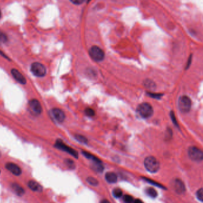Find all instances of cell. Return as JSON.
I'll use <instances>...</instances> for the list:
<instances>
[{"instance_id":"1","label":"cell","mask_w":203,"mask_h":203,"mask_svg":"<svg viewBox=\"0 0 203 203\" xmlns=\"http://www.w3.org/2000/svg\"><path fill=\"white\" fill-rule=\"evenodd\" d=\"M144 165L146 169L151 173H156L160 169V163L152 156H149L145 159Z\"/></svg>"},{"instance_id":"2","label":"cell","mask_w":203,"mask_h":203,"mask_svg":"<svg viewBox=\"0 0 203 203\" xmlns=\"http://www.w3.org/2000/svg\"><path fill=\"white\" fill-rule=\"evenodd\" d=\"M191 100L188 96H183L179 99V109L183 113H188L191 108Z\"/></svg>"},{"instance_id":"3","label":"cell","mask_w":203,"mask_h":203,"mask_svg":"<svg viewBox=\"0 0 203 203\" xmlns=\"http://www.w3.org/2000/svg\"><path fill=\"white\" fill-rule=\"evenodd\" d=\"M137 111L142 118H149L153 114V108L150 104L144 103L138 107Z\"/></svg>"},{"instance_id":"4","label":"cell","mask_w":203,"mask_h":203,"mask_svg":"<svg viewBox=\"0 0 203 203\" xmlns=\"http://www.w3.org/2000/svg\"><path fill=\"white\" fill-rule=\"evenodd\" d=\"M89 54L96 62H101L104 58V51L98 46H92L89 51Z\"/></svg>"},{"instance_id":"5","label":"cell","mask_w":203,"mask_h":203,"mask_svg":"<svg viewBox=\"0 0 203 203\" xmlns=\"http://www.w3.org/2000/svg\"><path fill=\"white\" fill-rule=\"evenodd\" d=\"M31 71L36 77H43L46 75L47 69L43 64L38 62L32 63L31 66Z\"/></svg>"},{"instance_id":"6","label":"cell","mask_w":203,"mask_h":203,"mask_svg":"<svg viewBox=\"0 0 203 203\" xmlns=\"http://www.w3.org/2000/svg\"><path fill=\"white\" fill-rule=\"evenodd\" d=\"M188 156L190 159L195 161H201L203 160V153L202 151L195 147H191L188 149Z\"/></svg>"},{"instance_id":"7","label":"cell","mask_w":203,"mask_h":203,"mask_svg":"<svg viewBox=\"0 0 203 203\" xmlns=\"http://www.w3.org/2000/svg\"><path fill=\"white\" fill-rule=\"evenodd\" d=\"M55 147L68 152L69 154H71L72 156H73L76 159L78 157V153L75 150L72 149V148H70V147L67 146L66 144H64L63 142L61 140H59V139L57 140V141L55 144Z\"/></svg>"},{"instance_id":"8","label":"cell","mask_w":203,"mask_h":203,"mask_svg":"<svg viewBox=\"0 0 203 203\" xmlns=\"http://www.w3.org/2000/svg\"><path fill=\"white\" fill-rule=\"evenodd\" d=\"M29 106L32 113L34 115H40L43 111V108L41 103L37 100L33 99L29 101Z\"/></svg>"},{"instance_id":"9","label":"cell","mask_w":203,"mask_h":203,"mask_svg":"<svg viewBox=\"0 0 203 203\" xmlns=\"http://www.w3.org/2000/svg\"><path fill=\"white\" fill-rule=\"evenodd\" d=\"M51 115L54 118L58 123L63 122L66 118L63 111L58 108H54L51 110Z\"/></svg>"},{"instance_id":"10","label":"cell","mask_w":203,"mask_h":203,"mask_svg":"<svg viewBox=\"0 0 203 203\" xmlns=\"http://www.w3.org/2000/svg\"><path fill=\"white\" fill-rule=\"evenodd\" d=\"M172 186L175 192L178 194H182L185 191V185L180 179H175L172 183Z\"/></svg>"},{"instance_id":"11","label":"cell","mask_w":203,"mask_h":203,"mask_svg":"<svg viewBox=\"0 0 203 203\" xmlns=\"http://www.w3.org/2000/svg\"><path fill=\"white\" fill-rule=\"evenodd\" d=\"M6 168L14 175L19 176L21 174V167L13 163H7L6 164Z\"/></svg>"},{"instance_id":"12","label":"cell","mask_w":203,"mask_h":203,"mask_svg":"<svg viewBox=\"0 0 203 203\" xmlns=\"http://www.w3.org/2000/svg\"><path fill=\"white\" fill-rule=\"evenodd\" d=\"M11 73L12 74V76H13V77L15 79V80L16 81H17L19 83L21 84L22 85H24L26 84V78L17 69H13L11 71Z\"/></svg>"},{"instance_id":"13","label":"cell","mask_w":203,"mask_h":203,"mask_svg":"<svg viewBox=\"0 0 203 203\" xmlns=\"http://www.w3.org/2000/svg\"><path fill=\"white\" fill-rule=\"evenodd\" d=\"M28 187L33 191L36 192H41L43 191V187L42 186L38 183V182L35 181H30L28 182Z\"/></svg>"},{"instance_id":"14","label":"cell","mask_w":203,"mask_h":203,"mask_svg":"<svg viewBox=\"0 0 203 203\" xmlns=\"http://www.w3.org/2000/svg\"><path fill=\"white\" fill-rule=\"evenodd\" d=\"M107 182L110 183H113L117 182L118 181V176L116 173L113 172H108L106 174L105 176Z\"/></svg>"},{"instance_id":"15","label":"cell","mask_w":203,"mask_h":203,"mask_svg":"<svg viewBox=\"0 0 203 203\" xmlns=\"http://www.w3.org/2000/svg\"><path fill=\"white\" fill-rule=\"evenodd\" d=\"M12 189L14 193L19 196L23 195L24 193V191L23 189V188L17 183H13L12 185Z\"/></svg>"},{"instance_id":"16","label":"cell","mask_w":203,"mask_h":203,"mask_svg":"<svg viewBox=\"0 0 203 203\" xmlns=\"http://www.w3.org/2000/svg\"><path fill=\"white\" fill-rule=\"evenodd\" d=\"M146 194L151 198H156L157 196V191L152 188H147L145 190Z\"/></svg>"},{"instance_id":"17","label":"cell","mask_w":203,"mask_h":203,"mask_svg":"<svg viewBox=\"0 0 203 203\" xmlns=\"http://www.w3.org/2000/svg\"><path fill=\"white\" fill-rule=\"evenodd\" d=\"M75 138L76 140H77L79 142L83 143V144H86L88 142V140L85 137L81 135H75Z\"/></svg>"},{"instance_id":"18","label":"cell","mask_w":203,"mask_h":203,"mask_svg":"<svg viewBox=\"0 0 203 203\" xmlns=\"http://www.w3.org/2000/svg\"><path fill=\"white\" fill-rule=\"evenodd\" d=\"M122 191L119 188H115L113 191V195L116 198H120L122 196Z\"/></svg>"},{"instance_id":"19","label":"cell","mask_w":203,"mask_h":203,"mask_svg":"<svg viewBox=\"0 0 203 203\" xmlns=\"http://www.w3.org/2000/svg\"><path fill=\"white\" fill-rule=\"evenodd\" d=\"M87 182H88L90 185H92V186H96L98 184V182L96 180V179L92 178V177H89L87 178L86 179Z\"/></svg>"},{"instance_id":"20","label":"cell","mask_w":203,"mask_h":203,"mask_svg":"<svg viewBox=\"0 0 203 203\" xmlns=\"http://www.w3.org/2000/svg\"><path fill=\"white\" fill-rule=\"evenodd\" d=\"M197 197L198 200H199L200 201H203V188L200 189L197 193Z\"/></svg>"},{"instance_id":"21","label":"cell","mask_w":203,"mask_h":203,"mask_svg":"<svg viewBox=\"0 0 203 203\" xmlns=\"http://www.w3.org/2000/svg\"><path fill=\"white\" fill-rule=\"evenodd\" d=\"M85 113L88 116H89V117H91V116H93L95 115V112H94V110H92V108H86L85 111Z\"/></svg>"},{"instance_id":"22","label":"cell","mask_w":203,"mask_h":203,"mask_svg":"<svg viewBox=\"0 0 203 203\" xmlns=\"http://www.w3.org/2000/svg\"><path fill=\"white\" fill-rule=\"evenodd\" d=\"M123 200L126 203H132L133 201V198L132 196L130 195H126L123 197Z\"/></svg>"},{"instance_id":"23","label":"cell","mask_w":203,"mask_h":203,"mask_svg":"<svg viewBox=\"0 0 203 203\" xmlns=\"http://www.w3.org/2000/svg\"><path fill=\"white\" fill-rule=\"evenodd\" d=\"M65 162H66V165H67V166H69L70 169H73V168H75V163H74V162H73V161L71 160H70V159H67V160H66Z\"/></svg>"},{"instance_id":"24","label":"cell","mask_w":203,"mask_h":203,"mask_svg":"<svg viewBox=\"0 0 203 203\" xmlns=\"http://www.w3.org/2000/svg\"><path fill=\"white\" fill-rule=\"evenodd\" d=\"M73 4H76V5H80V4H82L84 1L85 0H70Z\"/></svg>"},{"instance_id":"25","label":"cell","mask_w":203,"mask_h":203,"mask_svg":"<svg viewBox=\"0 0 203 203\" xmlns=\"http://www.w3.org/2000/svg\"><path fill=\"white\" fill-rule=\"evenodd\" d=\"M171 118H172V120H173V121L174 124L178 126V125L177 121H176V118H175V116L173 112H171Z\"/></svg>"},{"instance_id":"26","label":"cell","mask_w":203,"mask_h":203,"mask_svg":"<svg viewBox=\"0 0 203 203\" xmlns=\"http://www.w3.org/2000/svg\"><path fill=\"white\" fill-rule=\"evenodd\" d=\"M147 181L148 182H150V183H152V184L154 185H156L157 186H159V187H161V188H163V186H161V185H160L159 183H156V182H153V181H151V180H148L147 179Z\"/></svg>"},{"instance_id":"27","label":"cell","mask_w":203,"mask_h":203,"mask_svg":"<svg viewBox=\"0 0 203 203\" xmlns=\"http://www.w3.org/2000/svg\"><path fill=\"white\" fill-rule=\"evenodd\" d=\"M148 94L150 95V96H152V97H153V98H160L161 96H162V95H161V94H151V93H148Z\"/></svg>"},{"instance_id":"28","label":"cell","mask_w":203,"mask_h":203,"mask_svg":"<svg viewBox=\"0 0 203 203\" xmlns=\"http://www.w3.org/2000/svg\"><path fill=\"white\" fill-rule=\"evenodd\" d=\"M135 202H136V203H137V202H139V203H141L142 201H141V200H135Z\"/></svg>"},{"instance_id":"29","label":"cell","mask_w":203,"mask_h":203,"mask_svg":"<svg viewBox=\"0 0 203 203\" xmlns=\"http://www.w3.org/2000/svg\"><path fill=\"white\" fill-rule=\"evenodd\" d=\"M1 16V10H0V17Z\"/></svg>"},{"instance_id":"30","label":"cell","mask_w":203,"mask_h":203,"mask_svg":"<svg viewBox=\"0 0 203 203\" xmlns=\"http://www.w3.org/2000/svg\"><path fill=\"white\" fill-rule=\"evenodd\" d=\"M0 172H1V171H0Z\"/></svg>"}]
</instances>
